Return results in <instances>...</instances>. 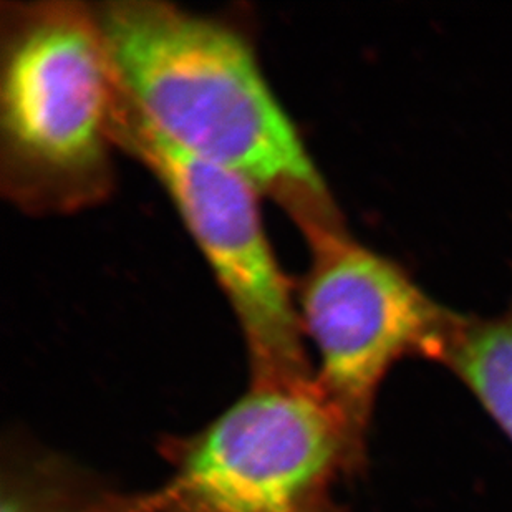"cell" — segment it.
<instances>
[{
	"instance_id": "1",
	"label": "cell",
	"mask_w": 512,
	"mask_h": 512,
	"mask_svg": "<svg viewBox=\"0 0 512 512\" xmlns=\"http://www.w3.org/2000/svg\"><path fill=\"white\" fill-rule=\"evenodd\" d=\"M123 102L161 140L239 174L299 229L342 221L236 25L160 0L95 5Z\"/></svg>"
},
{
	"instance_id": "2",
	"label": "cell",
	"mask_w": 512,
	"mask_h": 512,
	"mask_svg": "<svg viewBox=\"0 0 512 512\" xmlns=\"http://www.w3.org/2000/svg\"><path fill=\"white\" fill-rule=\"evenodd\" d=\"M0 186L25 213H73L107 199L118 82L95 5L4 2Z\"/></svg>"
},
{
	"instance_id": "3",
	"label": "cell",
	"mask_w": 512,
	"mask_h": 512,
	"mask_svg": "<svg viewBox=\"0 0 512 512\" xmlns=\"http://www.w3.org/2000/svg\"><path fill=\"white\" fill-rule=\"evenodd\" d=\"M156 488L113 494V512H343L340 476L363 443L317 383L252 387L196 433L161 448Z\"/></svg>"
},
{
	"instance_id": "4",
	"label": "cell",
	"mask_w": 512,
	"mask_h": 512,
	"mask_svg": "<svg viewBox=\"0 0 512 512\" xmlns=\"http://www.w3.org/2000/svg\"><path fill=\"white\" fill-rule=\"evenodd\" d=\"M302 234L310 266L297 310L315 353L314 380L363 443L388 372L408 357L445 362L464 315L433 299L398 262L355 239L345 223Z\"/></svg>"
},
{
	"instance_id": "5",
	"label": "cell",
	"mask_w": 512,
	"mask_h": 512,
	"mask_svg": "<svg viewBox=\"0 0 512 512\" xmlns=\"http://www.w3.org/2000/svg\"><path fill=\"white\" fill-rule=\"evenodd\" d=\"M115 140L156 176L208 261L246 343L252 387L314 382L297 299L262 223L261 193L239 174L161 140L121 95Z\"/></svg>"
},
{
	"instance_id": "6",
	"label": "cell",
	"mask_w": 512,
	"mask_h": 512,
	"mask_svg": "<svg viewBox=\"0 0 512 512\" xmlns=\"http://www.w3.org/2000/svg\"><path fill=\"white\" fill-rule=\"evenodd\" d=\"M0 512H113V491L45 451L4 453Z\"/></svg>"
},
{
	"instance_id": "7",
	"label": "cell",
	"mask_w": 512,
	"mask_h": 512,
	"mask_svg": "<svg viewBox=\"0 0 512 512\" xmlns=\"http://www.w3.org/2000/svg\"><path fill=\"white\" fill-rule=\"evenodd\" d=\"M443 363L512 441V294L499 314L464 315Z\"/></svg>"
}]
</instances>
